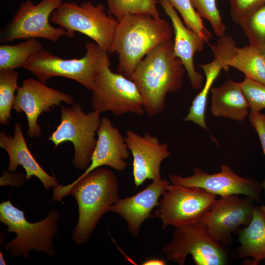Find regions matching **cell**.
<instances>
[{"mask_svg": "<svg viewBox=\"0 0 265 265\" xmlns=\"http://www.w3.org/2000/svg\"><path fill=\"white\" fill-rule=\"evenodd\" d=\"M63 3V0H42L35 4L28 0L21 3L12 20L0 33V41L41 38L53 42L68 36L62 27L50 24L52 12Z\"/></svg>", "mask_w": 265, "mask_h": 265, "instance_id": "cell-11", "label": "cell"}, {"mask_svg": "<svg viewBox=\"0 0 265 265\" xmlns=\"http://www.w3.org/2000/svg\"><path fill=\"white\" fill-rule=\"evenodd\" d=\"M199 16L207 20L219 37L225 35L226 27L217 7L216 0H190Z\"/></svg>", "mask_w": 265, "mask_h": 265, "instance_id": "cell-29", "label": "cell"}, {"mask_svg": "<svg viewBox=\"0 0 265 265\" xmlns=\"http://www.w3.org/2000/svg\"><path fill=\"white\" fill-rule=\"evenodd\" d=\"M43 45L37 38L13 45L0 46V71L14 70L22 67L34 54L43 50Z\"/></svg>", "mask_w": 265, "mask_h": 265, "instance_id": "cell-24", "label": "cell"}, {"mask_svg": "<svg viewBox=\"0 0 265 265\" xmlns=\"http://www.w3.org/2000/svg\"><path fill=\"white\" fill-rule=\"evenodd\" d=\"M50 21L65 29L68 37L75 32L93 39L103 51L110 53L118 21L105 11L104 5H93L90 1L81 5L74 2H65L54 10Z\"/></svg>", "mask_w": 265, "mask_h": 265, "instance_id": "cell-6", "label": "cell"}, {"mask_svg": "<svg viewBox=\"0 0 265 265\" xmlns=\"http://www.w3.org/2000/svg\"><path fill=\"white\" fill-rule=\"evenodd\" d=\"M214 58L227 71L230 67L242 72L245 77L265 85V57L251 46L238 47L229 36L220 37L211 45Z\"/></svg>", "mask_w": 265, "mask_h": 265, "instance_id": "cell-17", "label": "cell"}, {"mask_svg": "<svg viewBox=\"0 0 265 265\" xmlns=\"http://www.w3.org/2000/svg\"><path fill=\"white\" fill-rule=\"evenodd\" d=\"M125 140L133 156L132 172L136 189L147 180L161 179L160 167L170 155L167 143L147 132L140 135L131 130L126 131Z\"/></svg>", "mask_w": 265, "mask_h": 265, "instance_id": "cell-15", "label": "cell"}, {"mask_svg": "<svg viewBox=\"0 0 265 265\" xmlns=\"http://www.w3.org/2000/svg\"><path fill=\"white\" fill-rule=\"evenodd\" d=\"M109 55L104 59L92 90L91 106L100 113L110 111L120 116L127 113L142 116L145 113L140 92L135 82L109 68Z\"/></svg>", "mask_w": 265, "mask_h": 265, "instance_id": "cell-7", "label": "cell"}, {"mask_svg": "<svg viewBox=\"0 0 265 265\" xmlns=\"http://www.w3.org/2000/svg\"><path fill=\"white\" fill-rule=\"evenodd\" d=\"M173 45L171 40L158 45L140 61L130 79L137 86L150 116L162 113L167 94L182 86L186 70L174 53Z\"/></svg>", "mask_w": 265, "mask_h": 265, "instance_id": "cell-2", "label": "cell"}, {"mask_svg": "<svg viewBox=\"0 0 265 265\" xmlns=\"http://www.w3.org/2000/svg\"><path fill=\"white\" fill-rule=\"evenodd\" d=\"M170 184L166 179L153 180L136 194L122 199L119 198L111 206L109 211L123 217L127 223L128 231L137 236L142 223L147 219L155 217L151 212L155 207L159 206V199Z\"/></svg>", "mask_w": 265, "mask_h": 265, "instance_id": "cell-16", "label": "cell"}, {"mask_svg": "<svg viewBox=\"0 0 265 265\" xmlns=\"http://www.w3.org/2000/svg\"><path fill=\"white\" fill-rule=\"evenodd\" d=\"M173 26L148 13L129 14L119 21L110 53L119 55L117 72L130 79L138 64L159 44L172 40Z\"/></svg>", "mask_w": 265, "mask_h": 265, "instance_id": "cell-3", "label": "cell"}, {"mask_svg": "<svg viewBox=\"0 0 265 265\" xmlns=\"http://www.w3.org/2000/svg\"><path fill=\"white\" fill-rule=\"evenodd\" d=\"M0 146L8 153L9 161L8 170L15 171L19 165L26 172V178L29 180L32 176L38 178L46 190L58 186L54 175L48 174L39 164L29 150L24 138L21 125L15 123L13 136L0 132Z\"/></svg>", "mask_w": 265, "mask_h": 265, "instance_id": "cell-20", "label": "cell"}, {"mask_svg": "<svg viewBox=\"0 0 265 265\" xmlns=\"http://www.w3.org/2000/svg\"><path fill=\"white\" fill-rule=\"evenodd\" d=\"M249 41V45L265 57V4L238 24Z\"/></svg>", "mask_w": 265, "mask_h": 265, "instance_id": "cell-25", "label": "cell"}, {"mask_svg": "<svg viewBox=\"0 0 265 265\" xmlns=\"http://www.w3.org/2000/svg\"><path fill=\"white\" fill-rule=\"evenodd\" d=\"M220 172L210 174L195 167L192 175L182 177L169 175L172 184L186 187H197L220 197L232 194L243 195L260 200L263 188L261 183L254 178H243L235 173L230 166L222 164Z\"/></svg>", "mask_w": 265, "mask_h": 265, "instance_id": "cell-13", "label": "cell"}, {"mask_svg": "<svg viewBox=\"0 0 265 265\" xmlns=\"http://www.w3.org/2000/svg\"><path fill=\"white\" fill-rule=\"evenodd\" d=\"M240 246L237 250L238 259L251 257L246 264L257 265L265 260V204L254 206L250 222L238 233Z\"/></svg>", "mask_w": 265, "mask_h": 265, "instance_id": "cell-22", "label": "cell"}, {"mask_svg": "<svg viewBox=\"0 0 265 265\" xmlns=\"http://www.w3.org/2000/svg\"><path fill=\"white\" fill-rule=\"evenodd\" d=\"M238 195L232 194L216 199L198 221L223 244L231 245L234 240L232 233L240 226H247L252 218L255 201Z\"/></svg>", "mask_w": 265, "mask_h": 265, "instance_id": "cell-12", "label": "cell"}, {"mask_svg": "<svg viewBox=\"0 0 265 265\" xmlns=\"http://www.w3.org/2000/svg\"><path fill=\"white\" fill-rule=\"evenodd\" d=\"M72 195L79 207V218L72 233L77 244L86 243L98 221L119 198L118 178L110 169L99 167L82 177L53 188L52 200Z\"/></svg>", "mask_w": 265, "mask_h": 265, "instance_id": "cell-1", "label": "cell"}, {"mask_svg": "<svg viewBox=\"0 0 265 265\" xmlns=\"http://www.w3.org/2000/svg\"><path fill=\"white\" fill-rule=\"evenodd\" d=\"M205 75L203 88L193 99L187 115L183 119L185 121L193 122L202 128L207 129L205 114L207 97L212 86L223 67L219 61L214 59L210 63L199 65Z\"/></svg>", "mask_w": 265, "mask_h": 265, "instance_id": "cell-23", "label": "cell"}, {"mask_svg": "<svg viewBox=\"0 0 265 265\" xmlns=\"http://www.w3.org/2000/svg\"><path fill=\"white\" fill-rule=\"evenodd\" d=\"M109 11L119 21L129 14L148 13L155 18H159L156 0H106Z\"/></svg>", "mask_w": 265, "mask_h": 265, "instance_id": "cell-27", "label": "cell"}, {"mask_svg": "<svg viewBox=\"0 0 265 265\" xmlns=\"http://www.w3.org/2000/svg\"><path fill=\"white\" fill-rule=\"evenodd\" d=\"M4 171L0 177V186H10L15 187L23 185L25 181L26 175L21 172Z\"/></svg>", "mask_w": 265, "mask_h": 265, "instance_id": "cell-33", "label": "cell"}, {"mask_svg": "<svg viewBox=\"0 0 265 265\" xmlns=\"http://www.w3.org/2000/svg\"><path fill=\"white\" fill-rule=\"evenodd\" d=\"M19 73L14 70L0 71V123L8 125L15 100V93L19 87Z\"/></svg>", "mask_w": 265, "mask_h": 265, "instance_id": "cell-26", "label": "cell"}, {"mask_svg": "<svg viewBox=\"0 0 265 265\" xmlns=\"http://www.w3.org/2000/svg\"><path fill=\"white\" fill-rule=\"evenodd\" d=\"M60 113V123L48 139L55 147L64 142H71L74 148L73 166L85 170L91 163L96 147L101 113L94 110L86 113L78 103L70 108L62 106Z\"/></svg>", "mask_w": 265, "mask_h": 265, "instance_id": "cell-8", "label": "cell"}, {"mask_svg": "<svg viewBox=\"0 0 265 265\" xmlns=\"http://www.w3.org/2000/svg\"><path fill=\"white\" fill-rule=\"evenodd\" d=\"M231 19L239 24L253 11L265 4V0H229Z\"/></svg>", "mask_w": 265, "mask_h": 265, "instance_id": "cell-31", "label": "cell"}, {"mask_svg": "<svg viewBox=\"0 0 265 265\" xmlns=\"http://www.w3.org/2000/svg\"><path fill=\"white\" fill-rule=\"evenodd\" d=\"M159 2L166 15L171 20L175 34L174 52L181 61L187 72L192 87L200 89L203 76L196 71L193 62L194 53L200 52L205 41L199 34L187 27L179 16L176 9L167 0Z\"/></svg>", "mask_w": 265, "mask_h": 265, "instance_id": "cell-19", "label": "cell"}, {"mask_svg": "<svg viewBox=\"0 0 265 265\" xmlns=\"http://www.w3.org/2000/svg\"><path fill=\"white\" fill-rule=\"evenodd\" d=\"M240 84L248 101L250 112H260L265 109V85L246 77Z\"/></svg>", "mask_w": 265, "mask_h": 265, "instance_id": "cell-30", "label": "cell"}, {"mask_svg": "<svg viewBox=\"0 0 265 265\" xmlns=\"http://www.w3.org/2000/svg\"><path fill=\"white\" fill-rule=\"evenodd\" d=\"M180 14L183 22L189 29L208 42L212 34L205 26L203 20L192 6L190 0H167Z\"/></svg>", "mask_w": 265, "mask_h": 265, "instance_id": "cell-28", "label": "cell"}, {"mask_svg": "<svg viewBox=\"0 0 265 265\" xmlns=\"http://www.w3.org/2000/svg\"><path fill=\"white\" fill-rule=\"evenodd\" d=\"M97 135V143L91 163L79 177L103 166H109L118 171H123L127 167L125 160L129 157L130 151L125 138L110 119L101 118Z\"/></svg>", "mask_w": 265, "mask_h": 265, "instance_id": "cell-18", "label": "cell"}, {"mask_svg": "<svg viewBox=\"0 0 265 265\" xmlns=\"http://www.w3.org/2000/svg\"><path fill=\"white\" fill-rule=\"evenodd\" d=\"M249 119L258 134L265 156V114L250 112L249 114ZM261 184L265 194V178Z\"/></svg>", "mask_w": 265, "mask_h": 265, "instance_id": "cell-32", "label": "cell"}, {"mask_svg": "<svg viewBox=\"0 0 265 265\" xmlns=\"http://www.w3.org/2000/svg\"><path fill=\"white\" fill-rule=\"evenodd\" d=\"M61 102L72 104L73 98L70 94L49 87L35 79L24 80L16 91L13 106L17 112H24L28 121L27 135L30 138L38 137L42 129L38 123L39 117L44 112H49Z\"/></svg>", "mask_w": 265, "mask_h": 265, "instance_id": "cell-14", "label": "cell"}, {"mask_svg": "<svg viewBox=\"0 0 265 265\" xmlns=\"http://www.w3.org/2000/svg\"><path fill=\"white\" fill-rule=\"evenodd\" d=\"M0 264L1 265H6V262L5 261L3 255L1 251H0Z\"/></svg>", "mask_w": 265, "mask_h": 265, "instance_id": "cell-35", "label": "cell"}, {"mask_svg": "<svg viewBox=\"0 0 265 265\" xmlns=\"http://www.w3.org/2000/svg\"><path fill=\"white\" fill-rule=\"evenodd\" d=\"M173 240L162 249L168 260L184 264L190 254L196 265H224L228 254L223 244L217 241L207 228L198 221L177 226Z\"/></svg>", "mask_w": 265, "mask_h": 265, "instance_id": "cell-9", "label": "cell"}, {"mask_svg": "<svg viewBox=\"0 0 265 265\" xmlns=\"http://www.w3.org/2000/svg\"><path fill=\"white\" fill-rule=\"evenodd\" d=\"M216 195L197 187L170 184L159 202L155 217L161 220L162 228L174 227L197 222L216 200Z\"/></svg>", "mask_w": 265, "mask_h": 265, "instance_id": "cell-10", "label": "cell"}, {"mask_svg": "<svg viewBox=\"0 0 265 265\" xmlns=\"http://www.w3.org/2000/svg\"><path fill=\"white\" fill-rule=\"evenodd\" d=\"M86 54L80 59H64L45 50L32 55L23 68L28 70L44 84L52 77L73 80L91 90L108 53L93 42L85 44Z\"/></svg>", "mask_w": 265, "mask_h": 265, "instance_id": "cell-5", "label": "cell"}, {"mask_svg": "<svg viewBox=\"0 0 265 265\" xmlns=\"http://www.w3.org/2000/svg\"><path fill=\"white\" fill-rule=\"evenodd\" d=\"M166 264L165 260L157 258L147 259L141 264L142 265H165Z\"/></svg>", "mask_w": 265, "mask_h": 265, "instance_id": "cell-34", "label": "cell"}, {"mask_svg": "<svg viewBox=\"0 0 265 265\" xmlns=\"http://www.w3.org/2000/svg\"><path fill=\"white\" fill-rule=\"evenodd\" d=\"M59 217V212L53 209L44 219L32 223L9 200L2 202L0 204V221L7 225V232L16 234L15 238L5 244V249L14 258L23 256L27 259L32 250L53 257L55 251L53 239L58 234Z\"/></svg>", "mask_w": 265, "mask_h": 265, "instance_id": "cell-4", "label": "cell"}, {"mask_svg": "<svg viewBox=\"0 0 265 265\" xmlns=\"http://www.w3.org/2000/svg\"><path fill=\"white\" fill-rule=\"evenodd\" d=\"M210 111L215 117L242 121L248 114L249 105L240 82L232 80L211 89Z\"/></svg>", "mask_w": 265, "mask_h": 265, "instance_id": "cell-21", "label": "cell"}]
</instances>
